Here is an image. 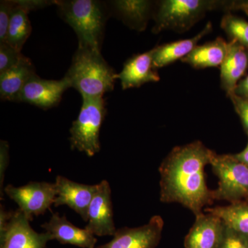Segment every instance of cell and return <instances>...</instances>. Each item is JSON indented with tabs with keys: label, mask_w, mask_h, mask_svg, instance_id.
Listing matches in <instances>:
<instances>
[{
	"label": "cell",
	"mask_w": 248,
	"mask_h": 248,
	"mask_svg": "<svg viewBox=\"0 0 248 248\" xmlns=\"http://www.w3.org/2000/svg\"><path fill=\"white\" fill-rule=\"evenodd\" d=\"M215 153L200 141L173 148L159 168L160 201L181 204L195 216L203 213L215 202L205 169Z\"/></svg>",
	"instance_id": "1"
},
{
	"label": "cell",
	"mask_w": 248,
	"mask_h": 248,
	"mask_svg": "<svg viewBox=\"0 0 248 248\" xmlns=\"http://www.w3.org/2000/svg\"><path fill=\"white\" fill-rule=\"evenodd\" d=\"M63 78L82 99L100 98L114 89L117 73L101 52L78 47Z\"/></svg>",
	"instance_id": "2"
},
{
	"label": "cell",
	"mask_w": 248,
	"mask_h": 248,
	"mask_svg": "<svg viewBox=\"0 0 248 248\" xmlns=\"http://www.w3.org/2000/svg\"><path fill=\"white\" fill-rule=\"evenodd\" d=\"M60 17L73 28L79 48L102 51L106 24L110 14L107 2L98 0H59Z\"/></svg>",
	"instance_id": "3"
},
{
	"label": "cell",
	"mask_w": 248,
	"mask_h": 248,
	"mask_svg": "<svg viewBox=\"0 0 248 248\" xmlns=\"http://www.w3.org/2000/svg\"><path fill=\"white\" fill-rule=\"evenodd\" d=\"M226 1L218 0H163L156 4L153 11L155 26L152 32L158 34L164 31L182 33L190 30L207 13L224 9Z\"/></svg>",
	"instance_id": "4"
},
{
	"label": "cell",
	"mask_w": 248,
	"mask_h": 248,
	"mask_svg": "<svg viewBox=\"0 0 248 248\" xmlns=\"http://www.w3.org/2000/svg\"><path fill=\"white\" fill-rule=\"evenodd\" d=\"M104 98H85L78 118L70 128L72 150H78L90 157L100 151L99 133L107 115Z\"/></svg>",
	"instance_id": "5"
},
{
	"label": "cell",
	"mask_w": 248,
	"mask_h": 248,
	"mask_svg": "<svg viewBox=\"0 0 248 248\" xmlns=\"http://www.w3.org/2000/svg\"><path fill=\"white\" fill-rule=\"evenodd\" d=\"M213 172L218 179V187L213 190L214 200L231 203L248 201V166L234 155L215 153L210 162Z\"/></svg>",
	"instance_id": "6"
},
{
	"label": "cell",
	"mask_w": 248,
	"mask_h": 248,
	"mask_svg": "<svg viewBox=\"0 0 248 248\" xmlns=\"http://www.w3.org/2000/svg\"><path fill=\"white\" fill-rule=\"evenodd\" d=\"M4 192L17 204L30 221L34 216L44 215L50 209L57 196L55 183L46 182H31L19 187L9 184L4 187Z\"/></svg>",
	"instance_id": "7"
},
{
	"label": "cell",
	"mask_w": 248,
	"mask_h": 248,
	"mask_svg": "<svg viewBox=\"0 0 248 248\" xmlns=\"http://www.w3.org/2000/svg\"><path fill=\"white\" fill-rule=\"evenodd\" d=\"M52 240L47 232L34 231L30 221L19 209L12 212L7 226L0 232V248H46Z\"/></svg>",
	"instance_id": "8"
},
{
	"label": "cell",
	"mask_w": 248,
	"mask_h": 248,
	"mask_svg": "<svg viewBox=\"0 0 248 248\" xmlns=\"http://www.w3.org/2000/svg\"><path fill=\"white\" fill-rule=\"evenodd\" d=\"M164 227L162 217L155 215L143 226L117 229L110 242L95 248H156L161 241Z\"/></svg>",
	"instance_id": "9"
},
{
	"label": "cell",
	"mask_w": 248,
	"mask_h": 248,
	"mask_svg": "<svg viewBox=\"0 0 248 248\" xmlns=\"http://www.w3.org/2000/svg\"><path fill=\"white\" fill-rule=\"evenodd\" d=\"M94 236H114L116 229L111 200L110 184L103 180L96 185L95 192L90 204L89 220L85 227Z\"/></svg>",
	"instance_id": "10"
},
{
	"label": "cell",
	"mask_w": 248,
	"mask_h": 248,
	"mask_svg": "<svg viewBox=\"0 0 248 248\" xmlns=\"http://www.w3.org/2000/svg\"><path fill=\"white\" fill-rule=\"evenodd\" d=\"M69 88L64 78L60 80L45 79L37 75L25 84L15 102L27 103L48 110L60 104L63 93Z\"/></svg>",
	"instance_id": "11"
},
{
	"label": "cell",
	"mask_w": 248,
	"mask_h": 248,
	"mask_svg": "<svg viewBox=\"0 0 248 248\" xmlns=\"http://www.w3.org/2000/svg\"><path fill=\"white\" fill-rule=\"evenodd\" d=\"M55 184L57 196L54 206L68 205L87 223L90 204L95 192L96 185L79 184L60 175L57 176Z\"/></svg>",
	"instance_id": "12"
},
{
	"label": "cell",
	"mask_w": 248,
	"mask_h": 248,
	"mask_svg": "<svg viewBox=\"0 0 248 248\" xmlns=\"http://www.w3.org/2000/svg\"><path fill=\"white\" fill-rule=\"evenodd\" d=\"M184 240L185 248H219L224 234V223L218 217L202 213Z\"/></svg>",
	"instance_id": "13"
},
{
	"label": "cell",
	"mask_w": 248,
	"mask_h": 248,
	"mask_svg": "<svg viewBox=\"0 0 248 248\" xmlns=\"http://www.w3.org/2000/svg\"><path fill=\"white\" fill-rule=\"evenodd\" d=\"M117 79L120 80L123 90L159 81L160 77L153 63V49L127 60L122 71L117 74Z\"/></svg>",
	"instance_id": "14"
},
{
	"label": "cell",
	"mask_w": 248,
	"mask_h": 248,
	"mask_svg": "<svg viewBox=\"0 0 248 248\" xmlns=\"http://www.w3.org/2000/svg\"><path fill=\"white\" fill-rule=\"evenodd\" d=\"M51 235L53 240L60 244H69L81 248H95L97 239L94 234L84 228H78L67 220L66 216L58 213L52 214L50 220L41 225Z\"/></svg>",
	"instance_id": "15"
},
{
	"label": "cell",
	"mask_w": 248,
	"mask_h": 248,
	"mask_svg": "<svg viewBox=\"0 0 248 248\" xmlns=\"http://www.w3.org/2000/svg\"><path fill=\"white\" fill-rule=\"evenodd\" d=\"M110 14L132 30H146L150 18L153 17V1L148 0H114L108 1Z\"/></svg>",
	"instance_id": "16"
},
{
	"label": "cell",
	"mask_w": 248,
	"mask_h": 248,
	"mask_svg": "<svg viewBox=\"0 0 248 248\" xmlns=\"http://www.w3.org/2000/svg\"><path fill=\"white\" fill-rule=\"evenodd\" d=\"M221 67V85L229 97L248 68V48L238 42H228V53Z\"/></svg>",
	"instance_id": "17"
},
{
	"label": "cell",
	"mask_w": 248,
	"mask_h": 248,
	"mask_svg": "<svg viewBox=\"0 0 248 248\" xmlns=\"http://www.w3.org/2000/svg\"><path fill=\"white\" fill-rule=\"evenodd\" d=\"M37 76L35 68L29 58L23 55L17 64L0 73V98L15 102L28 81Z\"/></svg>",
	"instance_id": "18"
},
{
	"label": "cell",
	"mask_w": 248,
	"mask_h": 248,
	"mask_svg": "<svg viewBox=\"0 0 248 248\" xmlns=\"http://www.w3.org/2000/svg\"><path fill=\"white\" fill-rule=\"evenodd\" d=\"M213 30L211 22H208L200 32L192 38L176 41L171 43L159 46L153 48V63L155 68L162 67L171 64L177 60H182L189 55L197 44L202 38Z\"/></svg>",
	"instance_id": "19"
},
{
	"label": "cell",
	"mask_w": 248,
	"mask_h": 248,
	"mask_svg": "<svg viewBox=\"0 0 248 248\" xmlns=\"http://www.w3.org/2000/svg\"><path fill=\"white\" fill-rule=\"evenodd\" d=\"M228 43L221 37L216 40L197 46L182 62L196 69H203L210 67L221 66L228 53Z\"/></svg>",
	"instance_id": "20"
},
{
	"label": "cell",
	"mask_w": 248,
	"mask_h": 248,
	"mask_svg": "<svg viewBox=\"0 0 248 248\" xmlns=\"http://www.w3.org/2000/svg\"><path fill=\"white\" fill-rule=\"evenodd\" d=\"M204 212L218 217L228 228L248 236V201L205 208Z\"/></svg>",
	"instance_id": "21"
},
{
	"label": "cell",
	"mask_w": 248,
	"mask_h": 248,
	"mask_svg": "<svg viewBox=\"0 0 248 248\" xmlns=\"http://www.w3.org/2000/svg\"><path fill=\"white\" fill-rule=\"evenodd\" d=\"M28 14L29 12L27 11L14 4V9L8 29L6 44L19 52L22 51L23 46L32 31Z\"/></svg>",
	"instance_id": "22"
},
{
	"label": "cell",
	"mask_w": 248,
	"mask_h": 248,
	"mask_svg": "<svg viewBox=\"0 0 248 248\" xmlns=\"http://www.w3.org/2000/svg\"><path fill=\"white\" fill-rule=\"evenodd\" d=\"M222 29L231 38L248 48V22L233 16L230 13L224 15L221 22Z\"/></svg>",
	"instance_id": "23"
},
{
	"label": "cell",
	"mask_w": 248,
	"mask_h": 248,
	"mask_svg": "<svg viewBox=\"0 0 248 248\" xmlns=\"http://www.w3.org/2000/svg\"><path fill=\"white\" fill-rule=\"evenodd\" d=\"M23 54L8 44H0V73H4L17 64Z\"/></svg>",
	"instance_id": "24"
},
{
	"label": "cell",
	"mask_w": 248,
	"mask_h": 248,
	"mask_svg": "<svg viewBox=\"0 0 248 248\" xmlns=\"http://www.w3.org/2000/svg\"><path fill=\"white\" fill-rule=\"evenodd\" d=\"M14 9L12 0L0 1V44L6 43L8 29Z\"/></svg>",
	"instance_id": "25"
},
{
	"label": "cell",
	"mask_w": 248,
	"mask_h": 248,
	"mask_svg": "<svg viewBox=\"0 0 248 248\" xmlns=\"http://www.w3.org/2000/svg\"><path fill=\"white\" fill-rule=\"evenodd\" d=\"M219 248H248V236L240 234L226 226Z\"/></svg>",
	"instance_id": "26"
},
{
	"label": "cell",
	"mask_w": 248,
	"mask_h": 248,
	"mask_svg": "<svg viewBox=\"0 0 248 248\" xmlns=\"http://www.w3.org/2000/svg\"><path fill=\"white\" fill-rule=\"evenodd\" d=\"M229 97L232 102L235 110L239 115L245 130L248 135V99L239 97L235 94H231Z\"/></svg>",
	"instance_id": "27"
},
{
	"label": "cell",
	"mask_w": 248,
	"mask_h": 248,
	"mask_svg": "<svg viewBox=\"0 0 248 248\" xmlns=\"http://www.w3.org/2000/svg\"><path fill=\"white\" fill-rule=\"evenodd\" d=\"M13 2L16 6L29 13L30 11L45 9L52 5H56L57 0H13Z\"/></svg>",
	"instance_id": "28"
},
{
	"label": "cell",
	"mask_w": 248,
	"mask_h": 248,
	"mask_svg": "<svg viewBox=\"0 0 248 248\" xmlns=\"http://www.w3.org/2000/svg\"><path fill=\"white\" fill-rule=\"evenodd\" d=\"M9 164V144L7 141H0V194L2 199L5 172Z\"/></svg>",
	"instance_id": "29"
},
{
	"label": "cell",
	"mask_w": 248,
	"mask_h": 248,
	"mask_svg": "<svg viewBox=\"0 0 248 248\" xmlns=\"http://www.w3.org/2000/svg\"><path fill=\"white\" fill-rule=\"evenodd\" d=\"M224 9L241 11L248 16V1H226Z\"/></svg>",
	"instance_id": "30"
},
{
	"label": "cell",
	"mask_w": 248,
	"mask_h": 248,
	"mask_svg": "<svg viewBox=\"0 0 248 248\" xmlns=\"http://www.w3.org/2000/svg\"><path fill=\"white\" fill-rule=\"evenodd\" d=\"M234 94L245 99H248V75L241 80L234 90Z\"/></svg>",
	"instance_id": "31"
},
{
	"label": "cell",
	"mask_w": 248,
	"mask_h": 248,
	"mask_svg": "<svg viewBox=\"0 0 248 248\" xmlns=\"http://www.w3.org/2000/svg\"><path fill=\"white\" fill-rule=\"evenodd\" d=\"M234 155L236 159L239 160V161H241L243 164L248 166V143L247 146H246V148H245L244 151Z\"/></svg>",
	"instance_id": "32"
}]
</instances>
